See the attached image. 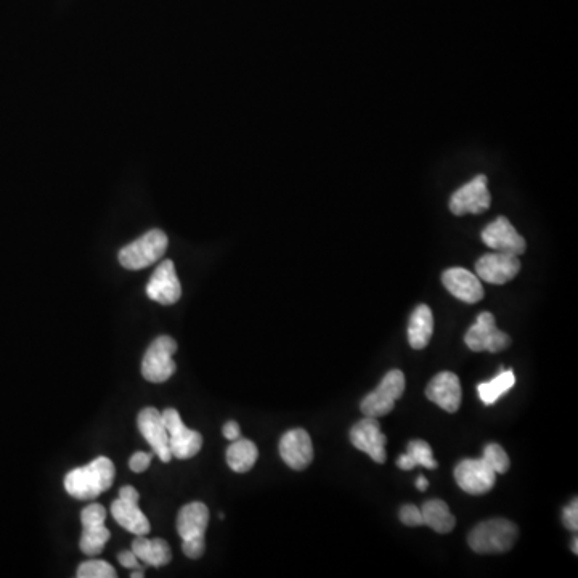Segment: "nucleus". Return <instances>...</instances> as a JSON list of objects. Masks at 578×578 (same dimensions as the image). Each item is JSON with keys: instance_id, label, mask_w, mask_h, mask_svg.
Segmentation results:
<instances>
[{"instance_id": "8", "label": "nucleus", "mask_w": 578, "mask_h": 578, "mask_svg": "<svg viewBox=\"0 0 578 578\" xmlns=\"http://www.w3.org/2000/svg\"><path fill=\"white\" fill-rule=\"evenodd\" d=\"M140 495L132 485H124L119 490L118 500L111 505V516L119 526L134 535L150 534L151 526L147 516L139 506Z\"/></svg>"}, {"instance_id": "15", "label": "nucleus", "mask_w": 578, "mask_h": 578, "mask_svg": "<svg viewBox=\"0 0 578 578\" xmlns=\"http://www.w3.org/2000/svg\"><path fill=\"white\" fill-rule=\"evenodd\" d=\"M521 272L519 256L513 254L493 253L485 254L476 262V273L479 280L487 281L492 285H505L514 280Z\"/></svg>"}, {"instance_id": "17", "label": "nucleus", "mask_w": 578, "mask_h": 578, "mask_svg": "<svg viewBox=\"0 0 578 578\" xmlns=\"http://www.w3.org/2000/svg\"><path fill=\"white\" fill-rule=\"evenodd\" d=\"M140 434L147 439L151 450L163 463L172 460L171 447H169V434L164 426L163 416L158 412V408H143L137 418Z\"/></svg>"}, {"instance_id": "26", "label": "nucleus", "mask_w": 578, "mask_h": 578, "mask_svg": "<svg viewBox=\"0 0 578 578\" xmlns=\"http://www.w3.org/2000/svg\"><path fill=\"white\" fill-rule=\"evenodd\" d=\"M408 455L412 456L416 466H423L426 469H437V461L434 460L431 445L424 440H412L407 447Z\"/></svg>"}, {"instance_id": "27", "label": "nucleus", "mask_w": 578, "mask_h": 578, "mask_svg": "<svg viewBox=\"0 0 578 578\" xmlns=\"http://www.w3.org/2000/svg\"><path fill=\"white\" fill-rule=\"evenodd\" d=\"M78 578H116V569L106 561H98V559H90V561L82 562L76 572Z\"/></svg>"}, {"instance_id": "11", "label": "nucleus", "mask_w": 578, "mask_h": 578, "mask_svg": "<svg viewBox=\"0 0 578 578\" xmlns=\"http://www.w3.org/2000/svg\"><path fill=\"white\" fill-rule=\"evenodd\" d=\"M490 204L492 195L489 192V180L481 174L453 193L450 198V211L455 216L482 214L490 208Z\"/></svg>"}, {"instance_id": "16", "label": "nucleus", "mask_w": 578, "mask_h": 578, "mask_svg": "<svg viewBox=\"0 0 578 578\" xmlns=\"http://www.w3.org/2000/svg\"><path fill=\"white\" fill-rule=\"evenodd\" d=\"M280 456L289 468L304 471L314 461V445L306 429H291L280 439Z\"/></svg>"}, {"instance_id": "2", "label": "nucleus", "mask_w": 578, "mask_h": 578, "mask_svg": "<svg viewBox=\"0 0 578 578\" xmlns=\"http://www.w3.org/2000/svg\"><path fill=\"white\" fill-rule=\"evenodd\" d=\"M519 529L508 519H489L477 524L468 537L469 548L479 554H500L513 550Z\"/></svg>"}, {"instance_id": "10", "label": "nucleus", "mask_w": 578, "mask_h": 578, "mask_svg": "<svg viewBox=\"0 0 578 578\" xmlns=\"http://www.w3.org/2000/svg\"><path fill=\"white\" fill-rule=\"evenodd\" d=\"M106 509L98 503L89 505L81 513L82 535L79 548L86 556H98L105 550L111 538L110 530L105 527Z\"/></svg>"}, {"instance_id": "34", "label": "nucleus", "mask_w": 578, "mask_h": 578, "mask_svg": "<svg viewBox=\"0 0 578 578\" xmlns=\"http://www.w3.org/2000/svg\"><path fill=\"white\" fill-rule=\"evenodd\" d=\"M397 466H399L402 471H412V469L416 468L415 461L412 460V456L408 455V453L399 456Z\"/></svg>"}, {"instance_id": "6", "label": "nucleus", "mask_w": 578, "mask_h": 578, "mask_svg": "<svg viewBox=\"0 0 578 578\" xmlns=\"http://www.w3.org/2000/svg\"><path fill=\"white\" fill-rule=\"evenodd\" d=\"M405 375L400 370H391L384 376L375 391L370 392L367 397H363L360 403V410L363 415L381 418L389 415L394 410L395 402L402 397L405 392Z\"/></svg>"}, {"instance_id": "25", "label": "nucleus", "mask_w": 578, "mask_h": 578, "mask_svg": "<svg viewBox=\"0 0 578 578\" xmlns=\"http://www.w3.org/2000/svg\"><path fill=\"white\" fill-rule=\"evenodd\" d=\"M516 384V376L513 370H503L501 368L500 375L490 379L489 383H482L477 386V392L485 405H493L500 399L501 395H505L511 387Z\"/></svg>"}, {"instance_id": "12", "label": "nucleus", "mask_w": 578, "mask_h": 578, "mask_svg": "<svg viewBox=\"0 0 578 578\" xmlns=\"http://www.w3.org/2000/svg\"><path fill=\"white\" fill-rule=\"evenodd\" d=\"M456 484L469 495H485L497 484V473L484 460H463L456 465Z\"/></svg>"}, {"instance_id": "18", "label": "nucleus", "mask_w": 578, "mask_h": 578, "mask_svg": "<svg viewBox=\"0 0 578 578\" xmlns=\"http://www.w3.org/2000/svg\"><path fill=\"white\" fill-rule=\"evenodd\" d=\"M147 296L151 301L163 304V306H172L179 301L182 296V286H180L174 262L164 261L158 265V269L148 281Z\"/></svg>"}, {"instance_id": "33", "label": "nucleus", "mask_w": 578, "mask_h": 578, "mask_svg": "<svg viewBox=\"0 0 578 578\" xmlns=\"http://www.w3.org/2000/svg\"><path fill=\"white\" fill-rule=\"evenodd\" d=\"M222 432H224L225 439L232 440V442L233 440L240 439V424L233 420L227 421V423L224 424V429H222Z\"/></svg>"}, {"instance_id": "30", "label": "nucleus", "mask_w": 578, "mask_h": 578, "mask_svg": "<svg viewBox=\"0 0 578 578\" xmlns=\"http://www.w3.org/2000/svg\"><path fill=\"white\" fill-rule=\"evenodd\" d=\"M562 522H564V526L566 529H569L570 532H577L578 530V500L574 498L572 503L564 508L562 511Z\"/></svg>"}, {"instance_id": "4", "label": "nucleus", "mask_w": 578, "mask_h": 578, "mask_svg": "<svg viewBox=\"0 0 578 578\" xmlns=\"http://www.w3.org/2000/svg\"><path fill=\"white\" fill-rule=\"evenodd\" d=\"M169 246L166 233L163 230H150L139 240L121 249L118 254L119 264L127 270H142L158 262Z\"/></svg>"}, {"instance_id": "5", "label": "nucleus", "mask_w": 578, "mask_h": 578, "mask_svg": "<svg viewBox=\"0 0 578 578\" xmlns=\"http://www.w3.org/2000/svg\"><path fill=\"white\" fill-rule=\"evenodd\" d=\"M177 352L176 339L171 336H159L151 342L143 355L142 376L150 383H166L176 373L177 365L174 354Z\"/></svg>"}, {"instance_id": "28", "label": "nucleus", "mask_w": 578, "mask_h": 578, "mask_svg": "<svg viewBox=\"0 0 578 578\" xmlns=\"http://www.w3.org/2000/svg\"><path fill=\"white\" fill-rule=\"evenodd\" d=\"M482 460L490 466V468L497 474H506L509 471V466H511V461H509L508 453L505 452V448L498 444H489L484 448V456Z\"/></svg>"}, {"instance_id": "13", "label": "nucleus", "mask_w": 578, "mask_h": 578, "mask_svg": "<svg viewBox=\"0 0 578 578\" xmlns=\"http://www.w3.org/2000/svg\"><path fill=\"white\" fill-rule=\"evenodd\" d=\"M351 442L360 452L367 453L371 460L383 465L387 460V437L381 431L378 418L365 416L351 429Z\"/></svg>"}, {"instance_id": "32", "label": "nucleus", "mask_w": 578, "mask_h": 578, "mask_svg": "<svg viewBox=\"0 0 578 578\" xmlns=\"http://www.w3.org/2000/svg\"><path fill=\"white\" fill-rule=\"evenodd\" d=\"M118 561L121 562V566L126 567V569H135L139 567V558L135 556L134 551H123L119 553Z\"/></svg>"}, {"instance_id": "31", "label": "nucleus", "mask_w": 578, "mask_h": 578, "mask_svg": "<svg viewBox=\"0 0 578 578\" xmlns=\"http://www.w3.org/2000/svg\"><path fill=\"white\" fill-rule=\"evenodd\" d=\"M151 458H153L151 453H134V455L131 456V460H129V468H131L134 473H143V471H147L148 466H150Z\"/></svg>"}, {"instance_id": "20", "label": "nucleus", "mask_w": 578, "mask_h": 578, "mask_svg": "<svg viewBox=\"0 0 578 578\" xmlns=\"http://www.w3.org/2000/svg\"><path fill=\"white\" fill-rule=\"evenodd\" d=\"M442 283L448 293L466 304H476L484 299L485 293L481 280L469 270L461 269V267L445 270L442 273Z\"/></svg>"}, {"instance_id": "3", "label": "nucleus", "mask_w": 578, "mask_h": 578, "mask_svg": "<svg viewBox=\"0 0 578 578\" xmlns=\"http://www.w3.org/2000/svg\"><path fill=\"white\" fill-rule=\"evenodd\" d=\"M209 508L201 501L188 503L177 516V532L184 540L182 551L190 559H200L206 551Z\"/></svg>"}, {"instance_id": "36", "label": "nucleus", "mask_w": 578, "mask_h": 578, "mask_svg": "<svg viewBox=\"0 0 578 578\" xmlns=\"http://www.w3.org/2000/svg\"><path fill=\"white\" fill-rule=\"evenodd\" d=\"M145 577V574H143V570H137V572H132L131 574V578H142Z\"/></svg>"}, {"instance_id": "14", "label": "nucleus", "mask_w": 578, "mask_h": 578, "mask_svg": "<svg viewBox=\"0 0 578 578\" xmlns=\"http://www.w3.org/2000/svg\"><path fill=\"white\" fill-rule=\"evenodd\" d=\"M481 238L485 245L498 253L513 254V256H522L526 253V240L506 217H498L497 220H493L492 224L487 225L482 230Z\"/></svg>"}, {"instance_id": "35", "label": "nucleus", "mask_w": 578, "mask_h": 578, "mask_svg": "<svg viewBox=\"0 0 578 578\" xmlns=\"http://www.w3.org/2000/svg\"><path fill=\"white\" fill-rule=\"evenodd\" d=\"M428 487L429 482L428 479H426V477L420 476L418 477V479H416V489L421 490V492H426V490H428Z\"/></svg>"}, {"instance_id": "19", "label": "nucleus", "mask_w": 578, "mask_h": 578, "mask_svg": "<svg viewBox=\"0 0 578 578\" xmlns=\"http://www.w3.org/2000/svg\"><path fill=\"white\" fill-rule=\"evenodd\" d=\"M426 397L439 405L445 412H458L461 407V399H463L460 378L450 371H442L439 375L434 376L426 387Z\"/></svg>"}, {"instance_id": "24", "label": "nucleus", "mask_w": 578, "mask_h": 578, "mask_svg": "<svg viewBox=\"0 0 578 578\" xmlns=\"http://www.w3.org/2000/svg\"><path fill=\"white\" fill-rule=\"evenodd\" d=\"M259 450L253 440L237 439L227 448V465L235 473H248L256 465Z\"/></svg>"}, {"instance_id": "29", "label": "nucleus", "mask_w": 578, "mask_h": 578, "mask_svg": "<svg viewBox=\"0 0 578 578\" xmlns=\"http://www.w3.org/2000/svg\"><path fill=\"white\" fill-rule=\"evenodd\" d=\"M400 522L403 526L408 527H421L424 526L423 513H421V508L415 505H405L400 508Z\"/></svg>"}, {"instance_id": "7", "label": "nucleus", "mask_w": 578, "mask_h": 578, "mask_svg": "<svg viewBox=\"0 0 578 578\" xmlns=\"http://www.w3.org/2000/svg\"><path fill=\"white\" fill-rule=\"evenodd\" d=\"M161 416L169 434L172 456L179 460H188L198 455L203 447V436L200 432L188 429L176 408H166Z\"/></svg>"}, {"instance_id": "22", "label": "nucleus", "mask_w": 578, "mask_h": 578, "mask_svg": "<svg viewBox=\"0 0 578 578\" xmlns=\"http://www.w3.org/2000/svg\"><path fill=\"white\" fill-rule=\"evenodd\" d=\"M434 333V315L426 304H420L413 310L408 322V342L415 351H421L428 346Z\"/></svg>"}, {"instance_id": "21", "label": "nucleus", "mask_w": 578, "mask_h": 578, "mask_svg": "<svg viewBox=\"0 0 578 578\" xmlns=\"http://www.w3.org/2000/svg\"><path fill=\"white\" fill-rule=\"evenodd\" d=\"M132 551L139 561L148 566L164 567L172 561L171 546L163 538H147V535H137L132 542Z\"/></svg>"}, {"instance_id": "1", "label": "nucleus", "mask_w": 578, "mask_h": 578, "mask_svg": "<svg viewBox=\"0 0 578 578\" xmlns=\"http://www.w3.org/2000/svg\"><path fill=\"white\" fill-rule=\"evenodd\" d=\"M116 476L113 461L106 456H98L92 463L76 468L66 474L65 490L76 500H94L111 489Z\"/></svg>"}, {"instance_id": "9", "label": "nucleus", "mask_w": 578, "mask_h": 578, "mask_svg": "<svg viewBox=\"0 0 578 578\" xmlns=\"http://www.w3.org/2000/svg\"><path fill=\"white\" fill-rule=\"evenodd\" d=\"M466 346L473 352H497L505 351L511 346V338L508 334L498 330L497 320L490 312H482L465 336Z\"/></svg>"}, {"instance_id": "23", "label": "nucleus", "mask_w": 578, "mask_h": 578, "mask_svg": "<svg viewBox=\"0 0 578 578\" xmlns=\"http://www.w3.org/2000/svg\"><path fill=\"white\" fill-rule=\"evenodd\" d=\"M424 526L436 530L437 534H450L456 526V517L442 500H429L421 506Z\"/></svg>"}, {"instance_id": "37", "label": "nucleus", "mask_w": 578, "mask_h": 578, "mask_svg": "<svg viewBox=\"0 0 578 578\" xmlns=\"http://www.w3.org/2000/svg\"><path fill=\"white\" fill-rule=\"evenodd\" d=\"M578 542H577V537L574 538V542H572V546H570V548H572V551H574V554H578Z\"/></svg>"}]
</instances>
